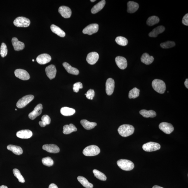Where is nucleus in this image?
<instances>
[{
    "label": "nucleus",
    "mask_w": 188,
    "mask_h": 188,
    "mask_svg": "<svg viewBox=\"0 0 188 188\" xmlns=\"http://www.w3.org/2000/svg\"><path fill=\"white\" fill-rule=\"evenodd\" d=\"M95 176L98 178V179L102 181H106L107 179V177L105 175L100 171L94 169L93 171Z\"/></svg>",
    "instance_id": "nucleus-35"
},
{
    "label": "nucleus",
    "mask_w": 188,
    "mask_h": 188,
    "mask_svg": "<svg viewBox=\"0 0 188 188\" xmlns=\"http://www.w3.org/2000/svg\"><path fill=\"white\" fill-rule=\"evenodd\" d=\"M58 11L63 17L65 18H69L71 17L72 12L71 9L69 7L64 6H60L59 7Z\"/></svg>",
    "instance_id": "nucleus-16"
},
{
    "label": "nucleus",
    "mask_w": 188,
    "mask_h": 188,
    "mask_svg": "<svg viewBox=\"0 0 188 188\" xmlns=\"http://www.w3.org/2000/svg\"><path fill=\"white\" fill-rule=\"evenodd\" d=\"M139 113L142 116L145 118H153L155 117L156 115V113L153 110H141Z\"/></svg>",
    "instance_id": "nucleus-31"
},
{
    "label": "nucleus",
    "mask_w": 188,
    "mask_h": 188,
    "mask_svg": "<svg viewBox=\"0 0 188 188\" xmlns=\"http://www.w3.org/2000/svg\"><path fill=\"white\" fill-rule=\"evenodd\" d=\"M8 48L5 43H2L0 48V54L2 57H6L8 54Z\"/></svg>",
    "instance_id": "nucleus-41"
},
{
    "label": "nucleus",
    "mask_w": 188,
    "mask_h": 188,
    "mask_svg": "<svg viewBox=\"0 0 188 188\" xmlns=\"http://www.w3.org/2000/svg\"><path fill=\"white\" fill-rule=\"evenodd\" d=\"M142 148L146 151L151 152L159 150L161 148V146L155 142H149L144 144Z\"/></svg>",
    "instance_id": "nucleus-7"
},
{
    "label": "nucleus",
    "mask_w": 188,
    "mask_h": 188,
    "mask_svg": "<svg viewBox=\"0 0 188 188\" xmlns=\"http://www.w3.org/2000/svg\"><path fill=\"white\" fill-rule=\"evenodd\" d=\"M51 60L50 55L47 54H42L38 55L37 58L38 63L40 64H44L48 63Z\"/></svg>",
    "instance_id": "nucleus-15"
},
{
    "label": "nucleus",
    "mask_w": 188,
    "mask_h": 188,
    "mask_svg": "<svg viewBox=\"0 0 188 188\" xmlns=\"http://www.w3.org/2000/svg\"><path fill=\"white\" fill-rule=\"evenodd\" d=\"M90 1L91 2H95L96 1H95H95H94V0H91V1Z\"/></svg>",
    "instance_id": "nucleus-49"
},
{
    "label": "nucleus",
    "mask_w": 188,
    "mask_h": 188,
    "mask_svg": "<svg viewBox=\"0 0 188 188\" xmlns=\"http://www.w3.org/2000/svg\"><path fill=\"white\" fill-rule=\"evenodd\" d=\"M42 148L50 153H59L60 151L59 147L55 144H45L43 146Z\"/></svg>",
    "instance_id": "nucleus-17"
},
{
    "label": "nucleus",
    "mask_w": 188,
    "mask_h": 188,
    "mask_svg": "<svg viewBox=\"0 0 188 188\" xmlns=\"http://www.w3.org/2000/svg\"><path fill=\"white\" fill-rule=\"evenodd\" d=\"M175 45L176 44L175 42L168 41L165 42L161 43L160 44V46L163 49H169V48L174 47Z\"/></svg>",
    "instance_id": "nucleus-40"
},
{
    "label": "nucleus",
    "mask_w": 188,
    "mask_h": 188,
    "mask_svg": "<svg viewBox=\"0 0 188 188\" xmlns=\"http://www.w3.org/2000/svg\"><path fill=\"white\" fill-rule=\"evenodd\" d=\"M15 110H17V109H15Z\"/></svg>",
    "instance_id": "nucleus-51"
},
{
    "label": "nucleus",
    "mask_w": 188,
    "mask_h": 188,
    "mask_svg": "<svg viewBox=\"0 0 188 188\" xmlns=\"http://www.w3.org/2000/svg\"><path fill=\"white\" fill-rule=\"evenodd\" d=\"M140 90L136 88H134L129 91V97L130 99H135L139 97Z\"/></svg>",
    "instance_id": "nucleus-36"
},
{
    "label": "nucleus",
    "mask_w": 188,
    "mask_h": 188,
    "mask_svg": "<svg viewBox=\"0 0 188 188\" xmlns=\"http://www.w3.org/2000/svg\"><path fill=\"white\" fill-rule=\"evenodd\" d=\"M78 179L79 183L86 188H92L93 185L91 183H89L86 178L82 176H79L78 177Z\"/></svg>",
    "instance_id": "nucleus-32"
},
{
    "label": "nucleus",
    "mask_w": 188,
    "mask_h": 188,
    "mask_svg": "<svg viewBox=\"0 0 188 188\" xmlns=\"http://www.w3.org/2000/svg\"><path fill=\"white\" fill-rule=\"evenodd\" d=\"M41 121H40L39 124L40 127H44L47 125H49L50 124L51 120L50 118L47 115H43L41 118Z\"/></svg>",
    "instance_id": "nucleus-34"
},
{
    "label": "nucleus",
    "mask_w": 188,
    "mask_h": 188,
    "mask_svg": "<svg viewBox=\"0 0 188 188\" xmlns=\"http://www.w3.org/2000/svg\"><path fill=\"white\" fill-rule=\"evenodd\" d=\"M115 62L119 68L124 69L126 68L127 65V61L125 57L121 56H118L115 58Z\"/></svg>",
    "instance_id": "nucleus-18"
},
{
    "label": "nucleus",
    "mask_w": 188,
    "mask_h": 188,
    "mask_svg": "<svg viewBox=\"0 0 188 188\" xmlns=\"http://www.w3.org/2000/svg\"><path fill=\"white\" fill-rule=\"evenodd\" d=\"M100 152V149L98 146L92 145L86 147L84 148L83 153L86 156H91L98 155Z\"/></svg>",
    "instance_id": "nucleus-3"
},
{
    "label": "nucleus",
    "mask_w": 188,
    "mask_h": 188,
    "mask_svg": "<svg viewBox=\"0 0 188 188\" xmlns=\"http://www.w3.org/2000/svg\"><path fill=\"white\" fill-rule=\"evenodd\" d=\"M127 12L130 13H133L138 9L139 5L138 4L133 1H129L127 3Z\"/></svg>",
    "instance_id": "nucleus-22"
},
{
    "label": "nucleus",
    "mask_w": 188,
    "mask_h": 188,
    "mask_svg": "<svg viewBox=\"0 0 188 188\" xmlns=\"http://www.w3.org/2000/svg\"><path fill=\"white\" fill-rule=\"evenodd\" d=\"M7 149L9 150L12 152L16 155H20L23 152V149L20 147L12 145V144H9L7 146Z\"/></svg>",
    "instance_id": "nucleus-26"
},
{
    "label": "nucleus",
    "mask_w": 188,
    "mask_h": 188,
    "mask_svg": "<svg viewBox=\"0 0 188 188\" xmlns=\"http://www.w3.org/2000/svg\"><path fill=\"white\" fill-rule=\"evenodd\" d=\"M160 21V19L158 16H153L149 17L147 21V24L149 26H152L158 24Z\"/></svg>",
    "instance_id": "nucleus-33"
},
{
    "label": "nucleus",
    "mask_w": 188,
    "mask_h": 188,
    "mask_svg": "<svg viewBox=\"0 0 188 188\" xmlns=\"http://www.w3.org/2000/svg\"><path fill=\"white\" fill-rule=\"evenodd\" d=\"M153 88L157 92L163 94L166 90V85L164 82L159 79H155L152 83Z\"/></svg>",
    "instance_id": "nucleus-2"
},
{
    "label": "nucleus",
    "mask_w": 188,
    "mask_h": 188,
    "mask_svg": "<svg viewBox=\"0 0 188 188\" xmlns=\"http://www.w3.org/2000/svg\"><path fill=\"white\" fill-rule=\"evenodd\" d=\"M115 41L117 44L122 46H125L128 44V40L127 38L122 37H117L116 38Z\"/></svg>",
    "instance_id": "nucleus-37"
},
{
    "label": "nucleus",
    "mask_w": 188,
    "mask_h": 188,
    "mask_svg": "<svg viewBox=\"0 0 188 188\" xmlns=\"http://www.w3.org/2000/svg\"><path fill=\"white\" fill-rule=\"evenodd\" d=\"M105 4L106 1L105 0H102V1L99 2L91 9V13L93 14L97 13L98 12L102 10L105 6Z\"/></svg>",
    "instance_id": "nucleus-25"
},
{
    "label": "nucleus",
    "mask_w": 188,
    "mask_h": 188,
    "mask_svg": "<svg viewBox=\"0 0 188 188\" xmlns=\"http://www.w3.org/2000/svg\"><path fill=\"white\" fill-rule=\"evenodd\" d=\"M114 88L115 82L114 79L112 78H108L106 83V91L107 95H111L114 92Z\"/></svg>",
    "instance_id": "nucleus-11"
},
{
    "label": "nucleus",
    "mask_w": 188,
    "mask_h": 188,
    "mask_svg": "<svg viewBox=\"0 0 188 188\" xmlns=\"http://www.w3.org/2000/svg\"><path fill=\"white\" fill-rule=\"evenodd\" d=\"M80 122L84 128L87 130L92 129L97 125V123L90 122L86 120H82Z\"/></svg>",
    "instance_id": "nucleus-27"
},
{
    "label": "nucleus",
    "mask_w": 188,
    "mask_h": 188,
    "mask_svg": "<svg viewBox=\"0 0 188 188\" xmlns=\"http://www.w3.org/2000/svg\"><path fill=\"white\" fill-rule=\"evenodd\" d=\"M152 188H164L162 187H160V186H158V185H155Z\"/></svg>",
    "instance_id": "nucleus-47"
},
{
    "label": "nucleus",
    "mask_w": 188,
    "mask_h": 188,
    "mask_svg": "<svg viewBox=\"0 0 188 188\" xmlns=\"http://www.w3.org/2000/svg\"><path fill=\"white\" fill-rule=\"evenodd\" d=\"M182 23L183 25L188 26V14L187 13L183 17L182 19Z\"/></svg>",
    "instance_id": "nucleus-44"
},
{
    "label": "nucleus",
    "mask_w": 188,
    "mask_h": 188,
    "mask_svg": "<svg viewBox=\"0 0 188 188\" xmlns=\"http://www.w3.org/2000/svg\"><path fill=\"white\" fill-rule=\"evenodd\" d=\"M33 61H34V59H33L32 60Z\"/></svg>",
    "instance_id": "nucleus-50"
},
{
    "label": "nucleus",
    "mask_w": 188,
    "mask_h": 188,
    "mask_svg": "<svg viewBox=\"0 0 188 188\" xmlns=\"http://www.w3.org/2000/svg\"><path fill=\"white\" fill-rule=\"evenodd\" d=\"M99 58V55L97 52H92L88 54L86 61L89 64L93 65L97 62Z\"/></svg>",
    "instance_id": "nucleus-14"
},
{
    "label": "nucleus",
    "mask_w": 188,
    "mask_h": 188,
    "mask_svg": "<svg viewBox=\"0 0 188 188\" xmlns=\"http://www.w3.org/2000/svg\"><path fill=\"white\" fill-rule=\"evenodd\" d=\"M187 89H188V79H186L184 83Z\"/></svg>",
    "instance_id": "nucleus-46"
},
{
    "label": "nucleus",
    "mask_w": 188,
    "mask_h": 188,
    "mask_svg": "<svg viewBox=\"0 0 188 188\" xmlns=\"http://www.w3.org/2000/svg\"><path fill=\"white\" fill-rule=\"evenodd\" d=\"M82 88L83 84L80 82H78L74 84L73 89L74 92H78L79 89Z\"/></svg>",
    "instance_id": "nucleus-43"
},
{
    "label": "nucleus",
    "mask_w": 188,
    "mask_h": 188,
    "mask_svg": "<svg viewBox=\"0 0 188 188\" xmlns=\"http://www.w3.org/2000/svg\"><path fill=\"white\" fill-rule=\"evenodd\" d=\"M16 136L21 139H29L33 136V132L29 130H23L16 133Z\"/></svg>",
    "instance_id": "nucleus-19"
},
{
    "label": "nucleus",
    "mask_w": 188,
    "mask_h": 188,
    "mask_svg": "<svg viewBox=\"0 0 188 188\" xmlns=\"http://www.w3.org/2000/svg\"><path fill=\"white\" fill-rule=\"evenodd\" d=\"M50 29L53 33L60 37H64L66 35V33L64 31L56 25H52L50 26Z\"/></svg>",
    "instance_id": "nucleus-29"
},
{
    "label": "nucleus",
    "mask_w": 188,
    "mask_h": 188,
    "mask_svg": "<svg viewBox=\"0 0 188 188\" xmlns=\"http://www.w3.org/2000/svg\"><path fill=\"white\" fill-rule=\"evenodd\" d=\"M0 188H8V187L6 186L2 185L1 186H0Z\"/></svg>",
    "instance_id": "nucleus-48"
},
{
    "label": "nucleus",
    "mask_w": 188,
    "mask_h": 188,
    "mask_svg": "<svg viewBox=\"0 0 188 188\" xmlns=\"http://www.w3.org/2000/svg\"><path fill=\"white\" fill-rule=\"evenodd\" d=\"M12 44L14 50L16 51H20L22 50L25 48V45L22 42L19 41L17 38L13 37L12 40Z\"/></svg>",
    "instance_id": "nucleus-20"
},
{
    "label": "nucleus",
    "mask_w": 188,
    "mask_h": 188,
    "mask_svg": "<svg viewBox=\"0 0 188 188\" xmlns=\"http://www.w3.org/2000/svg\"><path fill=\"white\" fill-rule=\"evenodd\" d=\"M60 113L65 116H69L74 114L75 113V110L73 108L65 107L61 108Z\"/></svg>",
    "instance_id": "nucleus-30"
},
{
    "label": "nucleus",
    "mask_w": 188,
    "mask_h": 188,
    "mask_svg": "<svg viewBox=\"0 0 188 188\" xmlns=\"http://www.w3.org/2000/svg\"><path fill=\"white\" fill-rule=\"evenodd\" d=\"M165 30L164 26H158V27L153 29L152 31L149 33V37H156L158 36L162 33Z\"/></svg>",
    "instance_id": "nucleus-21"
},
{
    "label": "nucleus",
    "mask_w": 188,
    "mask_h": 188,
    "mask_svg": "<svg viewBox=\"0 0 188 188\" xmlns=\"http://www.w3.org/2000/svg\"><path fill=\"white\" fill-rule=\"evenodd\" d=\"M15 75L17 78L21 80H28L30 78V76L28 72L23 69H17L14 71Z\"/></svg>",
    "instance_id": "nucleus-8"
},
{
    "label": "nucleus",
    "mask_w": 188,
    "mask_h": 188,
    "mask_svg": "<svg viewBox=\"0 0 188 188\" xmlns=\"http://www.w3.org/2000/svg\"><path fill=\"white\" fill-rule=\"evenodd\" d=\"M43 109V106L41 104L37 105L33 111L31 112L28 115L29 117L31 120H33L39 116L42 113Z\"/></svg>",
    "instance_id": "nucleus-12"
},
{
    "label": "nucleus",
    "mask_w": 188,
    "mask_h": 188,
    "mask_svg": "<svg viewBox=\"0 0 188 188\" xmlns=\"http://www.w3.org/2000/svg\"><path fill=\"white\" fill-rule=\"evenodd\" d=\"M13 174L19 180V181L21 183H24L25 182V180L24 178L21 175L20 171L17 169H14L13 170Z\"/></svg>",
    "instance_id": "nucleus-38"
},
{
    "label": "nucleus",
    "mask_w": 188,
    "mask_h": 188,
    "mask_svg": "<svg viewBox=\"0 0 188 188\" xmlns=\"http://www.w3.org/2000/svg\"><path fill=\"white\" fill-rule=\"evenodd\" d=\"M118 166L123 170L131 171L133 169L134 165V163L131 161L125 159H120L117 162Z\"/></svg>",
    "instance_id": "nucleus-4"
},
{
    "label": "nucleus",
    "mask_w": 188,
    "mask_h": 188,
    "mask_svg": "<svg viewBox=\"0 0 188 188\" xmlns=\"http://www.w3.org/2000/svg\"><path fill=\"white\" fill-rule=\"evenodd\" d=\"M86 97L89 99L92 100L94 96L95 95V91L93 89H90L85 94Z\"/></svg>",
    "instance_id": "nucleus-42"
},
{
    "label": "nucleus",
    "mask_w": 188,
    "mask_h": 188,
    "mask_svg": "<svg viewBox=\"0 0 188 188\" xmlns=\"http://www.w3.org/2000/svg\"><path fill=\"white\" fill-rule=\"evenodd\" d=\"M34 96L32 95H26L19 100L16 103V106L18 108H22L25 107L34 99Z\"/></svg>",
    "instance_id": "nucleus-6"
},
{
    "label": "nucleus",
    "mask_w": 188,
    "mask_h": 188,
    "mask_svg": "<svg viewBox=\"0 0 188 188\" xmlns=\"http://www.w3.org/2000/svg\"><path fill=\"white\" fill-rule=\"evenodd\" d=\"M141 61L143 63L146 65L151 64L154 60V58L153 56H150L148 53H144L141 57Z\"/></svg>",
    "instance_id": "nucleus-24"
},
{
    "label": "nucleus",
    "mask_w": 188,
    "mask_h": 188,
    "mask_svg": "<svg viewBox=\"0 0 188 188\" xmlns=\"http://www.w3.org/2000/svg\"><path fill=\"white\" fill-rule=\"evenodd\" d=\"M134 131V127L132 125L123 124L118 129V131L120 136L127 137L133 134Z\"/></svg>",
    "instance_id": "nucleus-1"
},
{
    "label": "nucleus",
    "mask_w": 188,
    "mask_h": 188,
    "mask_svg": "<svg viewBox=\"0 0 188 188\" xmlns=\"http://www.w3.org/2000/svg\"><path fill=\"white\" fill-rule=\"evenodd\" d=\"M49 188H58L56 185L54 183L50 184L49 186Z\"/></svg>",
    "instance_id": "nucleus-45"
},
{
    "label": "nucleus",
    "mask_w": 188,
    "mask_h": 188,
    "mask_svg": "<svg viewBox=\"0 0 188 188\" xmlns=\"http://www.w3.org/2000/svg\"><path fill=\"white\" fill-rule=\"evenodd\" d=\"M63 66L68 73L76 75H78L79 74V71L78 70L72 67L68 63L66 62L63 63Z\"/></svg>",
    "instance_id": "nucleus-23"
},
{
    "label": "nucleus",
    "mask_w": 188,
    "mask_h": 188,
    "mask_svg": "<svg viewBox=\"0 0 188 188\" xmlns=\"http://www.w3.org/2000/svg\"><path fill=\"white\" fill-rule=\"evenodd\" d=\"M159 128L165 133L167 134H170L174 131L173 125L167 122L161 123L159 125Z\"/></svg>",
    "instance_id": "nucleus-10"
},
{
    "label": "nucleus",
    "mask_w": 188,
    "mask_h": 188,
    "mask_svg": "<svg viewBox=\"0 0 188 188\" xmlns=\"http://www.w3.org/2000/svg\"><path fill=\"white\" fill-rule=\"evenodd\" d=\"M77 131V129L76 127L73 124H70L69 125H64L63 127V132L64 134H68Z\"/></svg>",
    "instance_id": "nucleus-28"
},
{
    "label": "nucleus",
    "mask_w": 188,
    "mask_h": 188,
    "mask_svg": "<svg viewBox=\"0 0 188 188\" xmlns=\"http://www.w3.org/2000/svg\"><path fill=\"white\" fill-rule=\"evenodd\" d=\"M99 25L97 24H91L83 29V33L84 34L92 35L98 32Z\"/></svg>",
    "instance_id": "nucleus-9"
},
{
    "label": "nucleus",
    "mask_w": 188,
    "mask_h": 188,
    "mask_svg": "<svg viewBox=\"0 0 188 188\" xmlns=\"http://www.w3.org/2000/svg\"><path fill=\"white\" fill-rule=\"evenodd\" d=\"M13 23L17 27H27L30 25V21L24 17H18L14 20Z\"/></svg>",
    "instance_id": "nucleus-5"
},
{
    "label": "nucleus",
    "mask_w": 188,
    "mask_h": 188,
    "mask_svg": "<svg viewBox=\"0 0 188 188\" xmlns=\"http://www.w3.org/2000/svg\"><path fill=\"white\" fill-rule=\"evenodd\" d=\"M42 162L43 165L47 167H50L54 164V161L50 157L43 158Z\"/></svg>",
    "instance_id": "nucleus-39"
},
{
    "label": "nucleus",
    "mask_w": 188,
    "mask_h": 188,
    "mask_svg": "<svg viewBox=\"0 0 188 188\" xmlns=\"http://www.w3.org/2000/svg\"><path fill=\"white\" fill-rule=\"evenodd\" d=\"M45 72L47 76L50 79L54 78L56 76L57 69L54 65L51 64L45 68Z\"/></svg>",
    "instance_id": "nucleus-13"
}]
</instances>
